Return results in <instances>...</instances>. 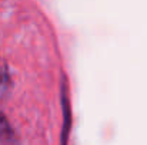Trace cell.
Returning <instances> with one entry per match:
<instances>
[{"label":"cell","mask_w":147,"mask_h":145,"mask_svg":"<svg viewBox=\"0 0 147 145\" xmlns=\"http://www.w3.org/2000/svg\"><path fill=\"white\" fill-rule=\"evenodd\" d=\"M60 102H61V112H63V125H61L60 145H67L69 137H70V131H71V105H70V93H69V84H67L66 77L61 78Z\"/></svg>","instance_id":"cell-1"},{"label":"cell","mask_w":147,"mask_h":145,"mask_svg":"<svg viewBox=\"0 0 147 145\" xmlns=\"http://www.w3.org/2000/svg\"><path fill=\"white\" fill-rule=\"evenodd\" d=\"M14 140V131L7 117L0 112V144H11Z\"/></svg>","instance_id":"cell-3"},{"label":"cell","mask_w":147,"mask_h":145,"mask_svg":"<svg viewBox=\"0 0 147 145\" xmlns=\"http://www.w3.org/2000/svg\"><path fill=\"white\" fill-rule=\"evenodd\" d=\"M10 86H11V80H10L9 67H7L6 61L0 58V100H3L9 94Z\"/></svg>","instance_id":"cell-2"}]
</instances>
